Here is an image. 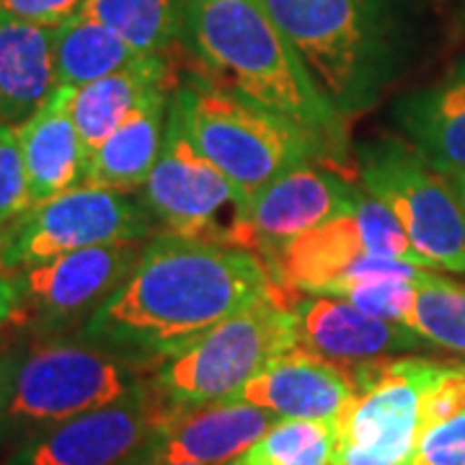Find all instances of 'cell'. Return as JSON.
<instances>
[{
  "label": "cell",
  "mask_w": 465,
  "mask_h": 465,
  "mask_svg": "<svg viewBox=\"0 0 465 465\" xmlns=\"http://www.w3.org/2000/svg\"><path fill=\"white\" fill-rule=\"evenodd\" d=\"M274 284L253 251L161 231L81 333L155 372Z\"/></svg>",
  "instance_id": "obj_1"
},
{
  "label": "cell",
  "mask_w": 465,
  "mask_h": 465,
  "mask_svg": "<svg viewBox=\"0 0 465 465\" xmlns=\"http://www.w3.org/2000/svg\"><path fill=\"white\" fill-rule=\"evenodd\" d=\"M183 67L292 122L347 173V119L308 73L262 0H173Z\"/></svg>",
  "instance_id": "obj_2"
},
{
  "label": "cell",
  "mask_w": 465,
  "mask_h": 465,
  "mask_svg": "<svg viewBox=\"0 0 465 465\" xmlns=\"http://www.w3.org/2000/svg\"><path fill=\"white\" fill-rule=\"evenodd\" d=\"M339 114H365L414 65L424 0H262Z\"/></svg>",
  "instance_id": "obj_3"
},
{
  "label": "cell",
  "mask_w": 465,
  "mask_h": 465,
  "mask_svg": "<svg viewBox=\"0 0 465 465\" xmlns=\"http://www.w3.org/2000/svg\"><path fill=\"white\" fill-rule=\"evenodd\" d=\"M171 104L202 155L232 183L235 215L249 207L264 183L287 168L311 161L329 163L316 140L292 122L204 81L186 67L173 88Z\"/></svg>",
  "instance_id": "obj_4"
},
{
  "label": "cell",
  "mask_w": 465,
  "mask_h": 465,
  "mask_svg": "<svg viewBox=\"0 0 465 465\" xmlns=\"http://www.w3.org/2000/svg\"><path fill=\"white\" fill-rule=\"evenodd\" d=\"M148 381L145 367L85 339L81 331L29 339V344H18L8 409L11 440L18 445L52 424L109 406Z\"/></svg>",
  "instance_id": "obj_5"
},
{
  "label": "cell",
  "mask_w": 465,
  "mask_h": 465,
  "mask_svg": "<svg viewBox=\"0 0 465 465\" xmlns=\"http://www.w3.org/2000/svg\"><path fill=\"white\" fill-rule=\"evenodd\" d=\"M292 347H298L292 290L274 284L197 344L166 360L150 381L171 411L231 401L277 354Z\"/></svg>",
  "instance_id": "obj_6"
},
{
  "label": "cell",
  "mask_w": 465,
  "mask_h": 465,
  "mask_svg": "<svg viewBox=\"0 0 465 465\" xmlns=\"http://www.w3.org/2000/svg\"><path fill=\"white\" fill-rule=\"evenodd\" d=\"M360 183L403 225L430 269L465 274V215L448 176L403 137L357 145Z\"/></svg>",
  "instance_id": "obj_7"
},
{
  "label": "cell",
  "mask_w": 465,
  "mask_h": 465,
  "mask_svg": "<svg viewBox=\"0 0 465 465\" xmlns=\"http://www.w3.org/2000/svg\"><path fill=\"white\" fill-rule=\"evenodd\" d=\"M442 367L419 357L344 367L354 393L336 419L333 465H411L421 440V403Z\"/></svg>",
  "instance_id": "obj_8"
},
{
  "label": "cell",
  "mask_w": 465,
  "mask_h": 465,
  "mask_svg": "<svg viewBox=\"0 0 465 465\" xmlns=\"http://www.w3.org/2000/svg\"><path fill=\"white\" fill-rule=\"evenodd\" d=\"M161 225L145 202L127 192L75 186L29 207L0 232V272L18 274L70 251L148 241Z\"/></svg>",
  "instance_id": "obj_9"
},
{
  "label": "cell",
  "mask_w": 465,
  "mask_h": 465,
  "mask_svg": "<svg viewBox=\"0 0 465 465\" xmlns=\"http://www.w3.org/2000/svg\"><path fill=\"white\" fill-rule=\"evenodd\" d=\"M143 246L145 241L91 246L18 272L21 302L11 326L32 339L81 331L133 274Z\"/></svg>",
  "instance_id": "obj_10"
},
{
  "label": "cell",
  "mask_w": 465,
  "mask_h": 465,
  "mask_svg": "<svg viewBox=\"0 0 465 465\" xmlns=\"http://www.w3.org/2000/svg\"><path fill=\"white\" fill-rule=\"evenodd\" d=\"M168 416L166 401L148 381L109 406L21 440L3 465H143Z\"/></svg>",
  "instance_id": "obj_11"
},
{
  "label": "cell",
  "mask_w": 465,
  "mask_h": 465,
  "mask_svg": "<svg viewBox=\"0 0 465 465\" xmlns=\"http://www.w3.org/2000/svg\"><path fill=\"white\" fill-rule=\"evenodd\" d=\"M357 186L344 171L321 161L287 168L253 194L241 215L232 217L225 243L253 251L266 262L300 232L354 213Z\"/></svg>",
  "instance_id": "obj_12"
},
{
  "label": "cell",
  "mask_w": 465,
  "mask_h": 465,
  "mask_svg": "<svg viewBox=\"0 0 465 465\" xmlns=\"http://www.w3.org/2000/svg\"><path fill=\"white\" fill-rule=\"evenodd\" d=\"M140 200L161 231L225 243L228 228H223L217 217L231 204L235 215V189L194 145L173 104L168 109L163 145L148 182L143 183Z\"/></svg>",
  "instance_id": "obj_13"
},
{
  "label": "cell",
  "mask_w": 465,
  "mask_h": 465,
  "mask_svg": "<svg viewBox=\"0 0 465 465\" xmlns=\"http://www.w3.org/2000/svg\"><path fill=\"white\" fill-rule=\"evenodd\" d=\"M298 347L313 351L339 367L378 362L416 351L427 341L406 323L367 316L349 300L311 295L292 300Z\"/></svg>",
  "instance_id": "obj_14"
},
{
  "label": "cell",
  "mask_w": 465,
  "mask_h": 465,
  "mask_svg": "<svg viewBox=\"0 0 465 465\" xmlns=\"http://www.w3.org/2000/svg\"><path fill=\"white\" fill-rule=\"evenodd\" d=\"M277 421V414L243 401H217L171 411L143 465H231Z\"/></svg>",
  "instance_id": "obj_15"
},
{
  "label": "cell",
  "mask_w": 465,
  "mask_h": 465,
  "mask_svg": "<svg viewBox=\"0 0 465 465\" xmlns=\"http://www.w3.org/2000/svg\"><path fill=\"white\" fill-rule=\"evenodd\" d=\"M354 393L344 367L302 347L277 354L231 401L253 403L280 419H339Z\"/></svg>",
  "instance_id": "obj_16"
},
{
  "label": "cell",
  "mask_w": 465,
  "mask_h": 465,
  "mask_svg": "<svg viewBox=\"0 0 465 465\" xmlns=\"http://www.w3.org/2000/svg\"><path fill=\"white\" fill-rule=\"evenodd\" d=\"M70 99L73 88L57 85L50 101L29 122L16 127L32 207L84 186L85 153L73 122Z\"/></svg>",
  "instance_id": "obj_17"
},
{
  "label": "cell",
  "mask_w": 465,
  "mask_h": 465,
  "mask_svg": "<svg viewBox=\"0 0 465 465\" xmlns=\"http://www.w3.org/2000/svg\"><path fill=\"white\" fill-rule=\"evenodd\" d=\"M393 122L440 173L465 171V63L393 104Z\"/></svg>",
  "instance_id": "obj_18"
},
{
  "label": "cell",
  "mask_w": 465,
  "mask_h": 465,
  "mask_svg": "<svg viewBox=\"0 0 465 465\" xmlns=\"http://www.w3.org/2000/svg\"><path fill=\"white\" fill-rule=\"evenodd\" d=\"M176 84L179 70L173 54H140L133 65L122 67L94 84L73 88L70 112L81 134L85 161L150 94L161 88H173Z\"/></svg>",
  "instance_id": "obj_19"
},
{
  "label": "cell",
  "mask_w": 465,
  "mask_h": 465,
  "mask_svg": "<svg viewBox=\"0 0 465 465\" xmlns=\"http://www.w3.org/2000/svg\"><path fill=\"white\" fill-rule=\"evenodd\" d=\"M54 26H39L0 11V122L21 127L57 91Z\"/></svg>",
  "instance_id": "obj_20"
},
{
  "label": "cell",
  "mask_w": 465,
  "mask_h": 465,
  "mask_svg": "<svg viewBox=\"0 0 465 465\" xmlns=\"http://www.w3.org/2000/svg\"><path fill=\"white\" fill-rule=\"evenodd\" d=\"M176 88V85H173ZM173 88L150 94L85 161L84 186L134 192L148 182L163 145Z\"/></svg>",
  "instance_id": "obj_21"
},
{
  "label": "cell",
  "mask_w": 465,
  "mask_h": 465,
  "mask_svg": "<svg viewBox=\"0 0 465 465\" xmlns=\"http://www.w3.org/2000/svg\"><path fill=\"white\" fill-rule=\"evenodd\" d=\"M367 253L354 213L331 217L323 225L300 232L266 259L272 280L287 290L323 295Z\"/></svg>",
  "instance_id": "obj_22"
},
{
  "label": "cell",
  "mask_w": 465,
  "mask_h": 465,
  "mask_svg": "<svg viewBox=\"0 0 465 465\" xmlns=\"http://www.w3.org/2000/svg\"><path fill=\"white\" fill-rule=\"evenodd\" d=\"M57 85L81 88L133 65L140 52L133 50L109 26L85 16H73L52 29Z\"/></svg>",
  "instance_id": "obj_23"
},
{
  "label": "cell",
  "mask_w": 465,
  "mask_h": 465,
  "mask_svg": "<svg viewBox=\"0 0 465 465\" xmlns=\"http://www.w3.org/2000/svg\"><path fill=\"white\" fill-rule=\"evenodd\" d=\"M81 16L119 34L140 54H176L173 0H84Z\"/></svg>",
  "instance_id": "obj_24"
},
{
  "label": "cell",
  "mask_w": 465,
  "mask_h": 465,
  "mask_svg": "<svg viewBox=\"0 0 465 465\" xmlns=\"http://www.w3.org/2000/svg\"><path fill=\"white\" fill-rule=\"evenodd\" d=\"M336 419H280L232 465H333Z\"/></svg>",
  "instance_id": "obj_25"
},
{
  "label": "cell",
  "mask_w": 465,
  "mask_h": 465,
  "mask_svg": "<svg viewBox=\"0 0 465 465\" xmlns=\"http://www.w3.org/2000/svg\"><path fill=\"white\" fill-rule=\"evenodd\" d=\"M427 344L465 357V284L424 269L416 282V302L406 321Z\"/></svg>",
  "instance_id": "obj_26"
},
{
  "label": "cell",
  "mask_w": 465,
  "mask_h": 465,
  "mask_svg": "<svg viewBox=\"0 0 465 465\" xmlns=\"http://www.w3.org/2000/svg\"><path fill=\"white\" fill-rule=\"evenodd\" d=\"M354 215L360 223L367 253L430 269L427 259L414 249V243L409 241V235L396 220V215L381 200H375L370 192H365L362 183L357 186V194H354Z\"/></svg>",
  "instance_id": "obj_27"
},
{
  "label": "cell",
  "mask_w": 465,
  "mask_h": 465,
  "mask_svg": "<svg viewBox=\"0 0 465 465\" xmlns=\"http://www.w3.org/2000/svg\"><path fill=\"white\" fill-rule=\"evenodd\" d=\"M421 277V274H419ZM416 280L401 277H381V280H362L344 287L336 298L349 300L354 308H360L367 316L406 323L416 302Z\"/></svg>",
  "instance_id": "obj_28"
},
{
  "label": "cell",
  "mask_w": 465,
  "mask_h": 465,
  "mask_svg": "<svg viewBox=\"0 0 465 465\" xmlns=\"http://www.w3.org/2000/svg\"><path fill=\"white\" fill-rule=\"evenodd\" d=\"M32 207L16 127L0 122V232Z\"/></svg>",
  "instance_id": "obj_29"
},
{
  "label": "cell",
  "mask_w": 465,
  "mask_h": 465,
  "mask_svg": "<svg viewBox=\"0 0 465 465\" xmlns=\"http://www.w3.org/2000/svg\"><path fill=\"white\" fill-rule=\"evenodd\" d=\"M411 465H465V409L421 434Z\"/></svg>",
  "instance_id": "obj_30"
},
{
  "label": "cell",
  "mask_w": 465,
  "mask_h": 465,
  "mask_svg": "<svg viewBox=\"0 0 465 465\" xmlns=\"http://www.w3.org/2000/svg\"><path fill=\"white\" fill-rule=\"evenodd\" d=\"M81 5L84 0H0L3 14L39 26H60L78 16Z\"/></svg>",
  "instance_id": "obj_31"
},
{
  "label": "cell",
  "mask_w": 465,
  "mask_h": 465,
  "mask_svg": "<svg viewBox=\"0 0 465 465\" xmlns=\"http://www.w3.org/2000/svg\"><path fill=\"white\" fill-rule=\"evenodd\" d=\"M18 347H0V450L5 442H11L8 430V409L14 396V375H16Z\"/></svg>",
  "instance_id": "obj_32"
},
{
  "label": "cell",
  "mask_w": 465,
  "mask_h": 465,
  "mask_svg": "<svg viewBox=\"0 0 465 465\" xmlns=\"http://www.w3.org/2000/svg\"><path fill=\"white\" fill-rule=\"evenodd\" d=\"M18 302H21V290H18L16 274L0 272V331L5 326H11L18 311Z\"/></svg>",
  "instance_id": "obj_33"
},
{
  "label": "cell",
  "mask_w": 465,
  "mask_h": 465,
  "mask_svg": "<svg viewBox=\"0 0 465 465\" xmlns=\"http://www.w3.org/2000/svg\"><path fill=\"white\" fill-rule=\"evenodd\" d=\"M445 176H448V183L452 186V192H455V197L460 202L465 215V171H452V173H445Z\"/></svg>",
  "instance_id": "obj_34"
},
{
  "label": "cell",
  "mask_w": 465,
  "mask_h": 465,
  "mask_svg": "<svg viewBox=\"0 0 465 465\" xmlns=\"http://www.w3.org/2000/svg\"><path fill=\"white\" fill-rule=\"evenodd\" d=\"M153 465H200V463H153Z\"/></svg>",
  "instance_id": "obj_35"
}]
</instances>
